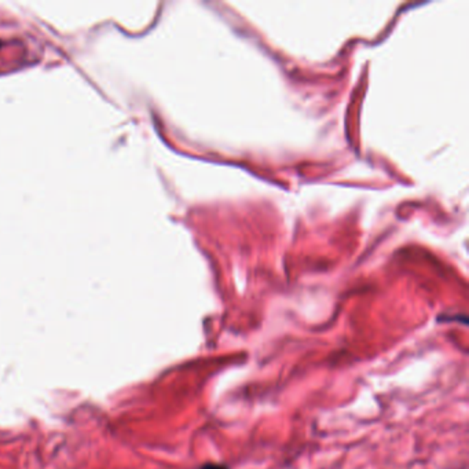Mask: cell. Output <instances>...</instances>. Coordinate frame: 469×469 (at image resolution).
<instances>
[{
	"instance_id": "obj_1",
	"label": "cell",
	"mask_w": 469,
	"mask_h": 469,
	"mask_svg": "<svg viewBox=\"0 0 469 469\" xmlns=\"http://www.w3.org/2000/svg\"><path fill=\"white\" fill-rule=\"evenodd\" d=\"M201 469H229V466L220 464H205L201 466Z\"/></svg>"
}]
</instances>
